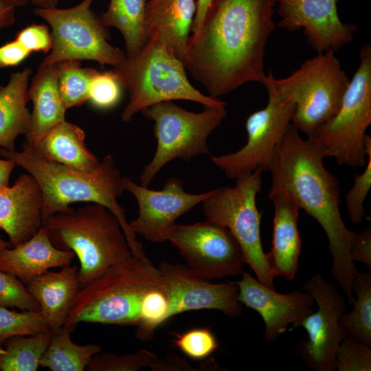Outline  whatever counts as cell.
Segmentation results:
<instances>
[{"label":"cell","instance_id":"cell-1","mask_svg":"<svg viewBox=\"0 0 371 371\" xmlns=\"http://www.w3.org/2000/svg\"><path fill=\"white\" fill-rule=\"evenodd\" d=\"M277 0H212L180 58L214 98L264 84V57Z\"/></svg>","mask_w":371,"mask_h":371},{"label":"cell","instance_id":"cell-2","mask_svg":"<svg viewBox=\"0 0 371 371\" xmlns=\"http://www.w3.org/2000/svg\"><path fill=\"white\" fill-rule=\"evenodd\" d=\"M299 132L291 123L277 146L269 170L270 190L287 192L299 209L322 226L333 257L331 273L352 305V282L359 271L349 254L353 232L341 214L338 181L324 166L326 155L321 146L312 137L302 138Z\"/></svg>","mask_w":371,"mask_h":371},{"label":"cell","instance_id":"cell-3","mask_svg":"<svg viewBox=\"0 0 371 371\" xmlns=\"http://www.w3.org/2000/svg\"><path fill=\"white\" fill-rule=\"evenodd\" d=\"M0 156L12 160L32 175L42 192L41 216L43 223L50 216L67 211L77 202L98 203L110 210L117 218L134 256L146 258L142 244L131 229L126 210L117 199L125 191L124 177L115 159L106 155L98 166L89 172H80L65 165L47 160L25 142L22 150L0 148Z\"/></svg>","mask_w":371,"mask_h":371},{"label":"cell","instance_id":"cell-4","mask_svg":"<svg viewBox=\"0 0 371 371\" xmlns=\"http://www.w3.org/2000/svg\"><path fill=\"white\" fill-rule=\"evenodd\" d=\"M165 286L158 267L132 254L80 289L63 326L72 333L81 322L137 325L145 296Z\"/></svg>","mask_w":371,"mask_h":371},{"label":"cell","instance_id":"cell-5","mask_svg":"<svg viewBox=\"0 0 371 371\" xmlns=\"http://www.w3.org/2000/svg\"><path fill=\"white\" fill-rule=\"evenodd\" d=\"M42 225L56 248L78 258L81 287L133 254L116 216L98 203L54 214Z\"/></svg>","mask_w":371,"mask_h":371},{"label":"cell","instance_id":"cell-6","mask_svg":"<svg viewBox=\"0 0 371 371\" xmlns=\"http://www.w3.org/2000/svg\"><path fill=\"white\" fill-rule=\"evenodd\" d=\"M128 101L121 120L129 122L145 109L166 101H192L203 106H225L217 98L206 95L189 82L181 60L157 38L150 37L135 56L113 67Z\"/></svg>","mask_w":371,"mask_h":371},{"label":"cell","instance_id":"cell-7","mask_svg":"<svg viewBox=\"0 0 371 371\" xmlns=\"http://www.w3.org/2000/svg\"><path fill=\"white\" fill-rule=\"evenodd\" d=\"M276 93L295 104L292 124L307 136L338 111L350 79L335 51L330 49L305 60L284 78L267 74Z\"/></svg>","mask_w":371,"mask_h":371},{"label":"cell","instance_id":"cell-8","mask_svg":"<svg viewBox=\"0 0 371 371\" xmlns=\"http://www.w3.org/2000/svg\"><path fill=\"white\" fill-rule=\"evenodd\" d=\"M142 113L153 121L157 140L154 156L139 177L140 185L145 187L174 159L189 161L199 155H211L207 138L227 115L225 106H204L203 111L194 113L172 101L155 104Z\"/></svg>","mask_w":371,"mask_h":371},{"label":"cell","instance_id":"cell-9","mask_svg":"<svg viewBox=\"0 0 371 371\" xmlns=\"http://www.w3.org/2000/svg\"><path fill=\"white\" fill-rule=\"evenodd\" d=\"M262 172L256 170L236 179L234 186L214 189L212 194L202 202L203 211L207 221L231 232L257 280L275 289L276 276L262 248V213L256 205L257 195L262 190Z\"/></svg>","mask_w":371,"mask_h":371},{"label":"cell","instance_id":"cell-10","mask_svg":"<svg viewBox=\"0 0 371 371\" xmlns=\"http://www.w3.org/2000/svg\"><path fill=\"white\" fill-rule=\"evenodd\" d=\"M360 65L343 95L337 113L312 136L326 157L339 166L363 167L367 162L366 130L371 124V46L360 49Z\"/></svg>","mask_w":371,"mask_h":371},{"label":"cell","instance_id":"cell-11","mask_svg":"<svg viewBox=\"0 0 371 371\" xmlns=\"http://www.w3.org/2000/svg\"><path fill=\"white\" fill-rule=\"evenodd\" d=\"M93 1L82 0L69 8L35 9L51 27L52 46L41 63L89 60L114 67L126 59L124 51L109 43L106 27L91 8Z\"/></svg>","mask_w":371,"mask_h":371},{"label":"cell","instance_id":"cell-12","mask_svg":"<svg viewBox=\"0 0 371 371\" xmlns=\"http://www.w3.org/2000/svg\"><path fill=\"white\" fill-rule=\"evenodd\" d=\"M262 85L267 91L268 102L265 107L247 118L246 144L234 153L211 155L213 164L229 179H236L258 170L269 171L277 146L291 124L295 104L276 93L267 76Z\"/></svg>","mask_w":371,"mask_h":371},{"label":"cell","instance_id":"cell-13","mask_svg":"<svg viewBox=\"0 0 371 371\" xmlns=\"http://www.w3.org/2000/svg\"><path fill=\"white\" fill-rule=\"evenodd\" d=\"M165 239L178 249L188 269L205 280L238 276L244 271L243 251L225 227L207 220L175 223L166 230Z\"/></svg>","mask_w":371,"mask_h":371},{"label":"cell","instance_id":"cell-14","mask_svg":"<svg viewBox=\"0 0 371 371\" xmlns=\"http://www.w3.org/2000/svg\"><path fill=\"white\" fill-rule=\"evenodd\" d=\"M302 289L309 293L317 305L300 324L308 339L298 343L295 353L312 371H335L336 350L345 337L339 318L346 311L345 297L337 286L320 273H314Z\"/></svg>","mask_w":371,"mask_h":371},{"label":"cell","instance_id":"cell-15","mask_svg":"<svg viewBox=\"0 0 371 371\" xmlns=\"http://www.w3.org/2000/svg\"><path fill=\"white\" fill-rule=\"evenodd\" d=\"M124 188L135 197L138 205V216L129 225L136 234L151 243L166 241L168 228L214 192L212 190L199 194L188 193L183 189V182L175 177L168 179L161 190H155L125 177Z\"/></svg>","mask_w":371,"mask_h":371},{"label":"cell","instance_id":"cell-16","mask_svg":"<svg viewBox=\"0 0 371 371\" xmlns=\"http://www.w3.org/2000/svg\"><path fill=\"white\" fill-rule=\"evenodd\" d=\"M166 285L168 306L166 320L196 310H216L229 317L240 316L237 282L211 283L194 274L181 264L164 261L158 267Z\"/></svg>","mask_w":371,"mask_h":371},{"label":"cell","instance_id":"cell-17","mask_svg":"<svg viewBox=\"0 0 371 371\" xmlns=\"http://www.w3.org/2000/svg\"><path fill=\"white\" fill-rule=\"evenodd\" d=\"M281 20L278 25L289 32L304 30L310 46L317 53L335 52L354 38L356 26L343 23L337 0H277Z\"/></svg>","mask_w":371,"mask_h":371},{"label":"cell","instance_id":"cell-18","mask_svg":"<svg viewBox=\"0 0 371 371\" xmlns=\"http://www.w3.org/2000/svg\"><path fill=\"white\" fill-rule=\"evenodd\" d=\"M241 276L237 282L238 300L262 317L266 341H276L289 324L293 325L291 329L299 327L313 311L314 300L304 290L282 294L262 284L247 271H243Z\"/></svg>","mask_w":371,"mask_h":371},{"label":"cell","instance_id":"cell-19","mask_svg":"<svg viewBox=\"0 0 371 371\" xmlns=\"http://www.w3.org/2000/svg\"><path fill=\"white\" fill-rule=\"evenodd\" d=\"M42 192L29 173L21 175L12 186L0 187V227L11 247L32 238L41 227Z\"/></svg>","mask_w":371,"mask_h":371},{"label":"cell","instance_id":"cell-20","mask_svg":"<svg viewBox=\"0 0 371 371\" xmlns=\"http://www.w3.org/2000/svg\"><path fill=\"white\" fill-rule=\"evenodd\" d=\"M269 199L274 206L272 247L267 253L276 276L293 280L298 271L301 239L297 227L299 207L284 190H269Z\"/></svg>","mask_w":371,"mask_h":371},{"label":"cell","instance_id":"cell-21","mask_svg":"<svg viewBox=\"0 0 371 371\" xmlns=\"http://www.w3.org/2000/svg\"><path fill=\"white\" fill-rule=\"evenodd\" d=\"M75 257L72 251L56 248L42 225L29 240L0 251V269L26 285L52 268L69 265Z\"/></svg>","mask_w":371,"mask_h":371},{"label":"cell","instance_id":"cell-22","mask_svg":"<svg viewBox=\"0 0 371 371\" xmlns=\"http://www.w3.org/2000/svg\"><path fill=\"white\" fill-rule=\"evenodd\" d=\"M25 286L38 303L49 329L52 333L59 331L81 288L78 267L69 265L58 271L48 270Z\"/></svg>","mask_w":371,"mask_h":371},{"label":"cell","instance_id":"cell-23","mask_svg":"<svg viewBox=\"0 0 371 371\" xmlns=\"http://www.w3.org/2000/svg\"><path fill=\"white\" fill-rule=\"evenodd\" d=\"M196 9V0H148L146 39L157 38L180 59L190 37Z\"/></svg>","mask_w":371,"mask_h":371},{"label":"cell","instance_id":"cell-24","mask_svg":"<svg viewBox=\"0 0 371 371\" xmlns=\"http://www.w3.org/2000/svg\"><path fill=\"white\" fill-rule=\"evenodd\" d=\"M57 76L58 63H41L31 80L28 93L33 109L25 135V142L30 145L65 120L67 109L59 93Z\"/></svg>","mask_w":371,"mask_h":371},{"label":"cell","instance_id":"cell-25","mask_svg":"<svg viewBox=\"0 0 371 371\" xmlns=\"http://www.w3.org/2000/svg\"><path fill=\"white\" fill-rule=\"evenodd\" d=\"M85 137L80 127L65 120L34 144H27L36 154L47 160L80 172H89L98 166L100 161L88 149Z\"/></svg>","mask_w":371,"mask_h":371},{"label":"cell","instance_id":"cell-26","mask_svg":"<svg viewBox=\"0 0 371 371\" xmlns=\"http://www.w3.org/2000/svg\"><path fill=\"white\" fill-rule=\"evenodd\" d=\"M32 69L27 67L12 74L8 82L0 86V147L9 150L15 148V141L25 135L31 113L27 106L30 101L29 80Z\"/></svg>","mask_w":371,"mask_h":371},{"label":"cell","instance_id":"cell-27","mask_svg":"<svg viewBox=\"0 0 371 371\" xmlns=\"http://www.w3.org/2000/svg\"><path fill=\"white\" fill-rule=\"evenodd\" d=\"M148 0H110L100 16L102 24L113 27L122 35L126 58L135 56L145 45V13Z\"/></svg>","mask_w":371,"mask_h":371},{"label":"cell","instance_id":"cell-28","mask_svg":"<svg viewBox=\"0 0 371 371\" xmlns=\"http://www.w3.org/2000/svg\"><path fill=\"white\" fill-rule=\"evenodd\" d=\"M71 332L63 327L52 333L40 366L52 371H83L91 358L101 351L98 344L78 345L73 342Z\"/></svg>","mask_w":371,"mask_h":371},{"label":"cell","instance_id":"cell-29","mask_svg":"<svg viewBox=\"0 0 371 371\" xmlns=\"http://www.w3.org/2000/svg\"><path fill=\"white\" fill-rule=\"evenodd\" d=\"M52 335L51 330H48L7 339L0 350V370H37Z\"/></svg>","mask_w":371,"mask_h":371},{"label":"cell","instance_id":"cell-30","mask_svg":"<svg viewBox=\"0 0 371 371\" xmlns=\"http://www.w3.org/2000/svg\"><path fill=\"white\" fill-rule=\"evenodd\" d=\"M352 291L357 295L353 309L339 318L345 336H351L371 346V270L359 272L352 282Z\"/></svg>","mask_w":371,"mask_h":371},{"label":"cell","instance_id":"cell-31","mask_svg":"<svg viewBox=\"0 0 371 371\" xmlns=\"http://www.w3.org/2000/svg\"><path fill=\"white\" fill-rule=\"evenodd\" d=\"M98 72L94 68L82 67L80 60L58 63V87L67 109L81 106L89 100L91 82Z\"/></svg>","mask_w":371,"mask_h":371},{"label":"cell","instance_id":"cell-32","mask_svg":"<svg viewBox=\"0 0 371 371\" xmlns=\"http://www.w3.org/2000/svg\"><path fill=\"white\" fill-rule=\"evenodd\" d=\"M50 330L40 311H10L0 306V346L15 336L32 335Z\"/></svg>","mask_w":371,"mask_h":371},{"label":"cell","instance_id":"cell-33","mask_svg":"<svg viewBox=\"0 0 371 371\" xmlns=\"http://www.w3.org/2000/svg\"><path fill=\"white\" fill-rule=\"evenodd\" d=\"M157 355L146 349L134 353L117 355L100 352L90 360L88 371H137L151 368L159 360Z\"/></svg>","mask_w":371,"mask_h":371},{"label":"cell","instance_id":"cell-34","mask_svg":"<svg viewBox=\"0 0 371 371\" xmlns=\"http://www.w3.org/2000/svg\"><path fill=\"white\" fill-rule=\"evenodd\" d=\"M367 162L363 172L355 175L352 187L346 195V205L350 221L354 224L361 223L366 216L363 203L371 188V137H365Z\"/></svg>","mask_w":371,"mask_h":371},{"label":"cell","instance_id":"cell-35","mask_svg":"<svg viewBox=\"0 0 371 371\" xmlns=\"http://www.w3.org/2000/svg\"><path fill=\"white\" fill-rule=\"evenodd\" d=\"M335 365L338 371H370L371 346L345 336L336 350Z\"/></svg>","mask_w":371,"mask_h":371},{"label":"cell","instance_id":"cell-36","mask_svg":"<svg viewBox=\"0 0 371 371\" xmlns=\"http://www.w3.org/2000/svg\"><path fill=\"white\" fill-rule=\"evenodd\" d=\"M122 89L120 80L112 70L98 71L91 82L88 101L99 109H111L120 101Z\"/></svg>","mask_w":371,"mask_h":371},{"label":"cell","instance_id":"cell-37","mask_svg":"<svg viewBox=\"0 0 371 371\" xmlns=\"http://www.w3.org/2000/svg\"><path fill=\"white\" fill-rule=\"evenodd\" d=\"M175 335L172 342L175 347L194 359L207 357L218 346L216 337L208 328H194Z\"/></svg>","mask_w":371,"mask_h":371},{"label":"cell","instance_id":"cell-38","mask_svg":"<svg viewBox=\"0 0 371 371\" xmlns=\"http://www.w3.org/2000/svg\"><path fill=\"white\" fill-rule=\"evenodd\" d=\"M0 306L21 311H40L35 298L16 277L0 269Z\"/></svg>","mask_w":371,"mask_h":371},{"label":"cell","instance_id":"cell-39","mask_svg":"<svg viewBox=\"0 0 371 371\" xmlns=\"http://www.w3.org/2000/svg\"><path fill=\"white\" fill-rule=\"evenodd\" d=\"M14 39L31 53L43 52L47 54L52 46L51 32L44 24H31L25 27L16 34Z\"/></svg>","mask_w":371,"mask_h":371},{"label":"cell","instance_id":"cell-40","mask_svg":"<svg viewBox=\"0 0 371 371\" xmlns=\"http://www.w3.org/2000/svg\"><path fill=\"white\" fill-rule=\"evenodd\" d=\"M349 254L353 262L365 264L371 270V229L366 227L360 233L353 232L349 244Z\"/></svg>","mask_w":371,"mask_h":371},{"label":"cell","instance_id":"cell-41","mask_svg":"<svg viewBox=\"0 0 371 371\" xmlns=\"http://www.w3.org/2000/svg\"><path fill=\"white\" fill-rule=\"evenodd\" d=\"M31 54L19 41L13 40L0 46V69L16 66Z\"/></svg>","mask_w":371,"mask_h":371},{"label":"cell","instance_id":"cell-42","mask_svg":"<svg viewBox=\"0 0 371 371\" xmlns=\"http://www.w3.org/2000/svg\"><path fill=\"white\" fill-rule=\"evenodd\" d=\"M150 369L153 371H196L185 358L169 354L164 359H159Z\"/></svg>","mask_w":371,"mask_h":371},{"label":"cell","instance_id":"cell-43","mask_svg":"<svg viewBox=\"0 0 371 371\" xmlns=\"http://www.w3.org/2000/svg\"><path fill=\"white\" fill-rule=\"evenodd\" d=\"M15 8L13 5L0 0V30L14 22Z\"/></svg>","mask_w":371,"mask_h":371},{"label":"cell","instance_id":"cell-44","mask_svg":"<svg viewBox=\"0 0 371 371\" xmlns=\"http://www.w3.org/2000/svg\"><path fill=\"white\" fill-rule=\"evenodd\" d=\"M15 163L8 159H0V187L9 186L10 177Z\"/></svg>","mask_w":371,"mask_h":371},{"label":"cell","instance_id":"cell-45","mask_svg":"<svg viewBox=\"0 0 371 371\" xmlns=\"http://www.w3.org/2000/svg\"><path fill=\"white\" fill-rule=\"evenodd\" d=\"M212 1V0H196V9L191 27L192 33L194 32L201 24Z\"/></svg>","mask_w":371,"mask_h":371},{"label":"cell","instance_id":"cell-46","mask_svg":"<svg viewBox=\"0 0 371 371\" xmlns=\"http://www.w3.org/2000/svg\"><path fill=\"white\" fill-rule=\"evenodd\" d=\"M59 0H30V3L36 8L51 9L57 8Z\"/></svg>","mask_w":371,"mask_h":371},{"label":"cell","instance_id":"cell-47","mask_svg":"<svg viewBox=\"0 0 371 371\" xmlns=\"http://www.w3.org/2000/svg\"><path fill=\"white\" fill-rule=\"evenodd\" d=\"M14 7H23L27 5V3H30V0H3Z\"/></svg>","mask_w":371,"mask_h":371},{"label":"cell","instance_id":"cell-48","mask_svg":"<svg viewBox=\"0 0 371 371\" xmlns=\"http://www.w3.org/2000/svg\"><path fill=\"white\" fill-rule=\"evenodd\" d=\"M1 229L0 227V232H1ZM11 247V245L9 242H7L5 240H4L3 239H2L1 236V234H0V251L1 250H3L4 249H6V248H9Z\"/></svg>","mask_w":371,"mask_h":371}]
</instances>
